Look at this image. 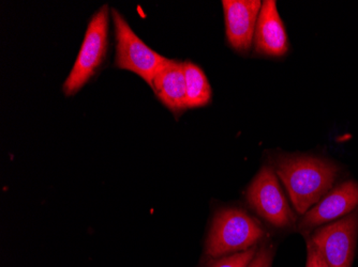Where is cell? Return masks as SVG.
<instances>
[{"label":"cell","mask_w":358,"mask_h":267,"mask_svg":"<svg viewBox=\"0 0 358 267\" xmlns=\"http://www.w3.org/2000/svg\"><path fill=\"white\" fill-rule=\"evenodd\" d=\"M264 234L262 227L245 211H218L207 238L206 254L211 258H219L246 252L255 247Z\"/></svg>","instance_id":"2"},{"label":"cell","mask_w":358,"mask_h":267,"mask_svg":"<svg viewBox=\"0 0 358 267\" xmlns=\"http://www.w3.org/2000/svg\"><path fill=\"white\" fill-rule=\"evenodd\" d=\"M263 1L223 0L227 41L235 51L246 54L255 39V27Z\"/></svg>","instance_id":"8"},{"label":"cell","mask_w":358,"mask_h":267,"mask_svg":"<svg viewBox=\"0 0 358 267\" xmlns=\"http://www.w3.org/2000/svg\"><path fill=\"white\" fill-rule=\"evenodd\" d=\"M308 258L306 267H321L320 265V256L317 248L311 244L310 241L307 242Z\"/></svg>","instance_id":"14"},{"label":"cell","mask_w":358,"mask_h":267,"mask_svg":"<svg viewBox=\"0 0 358 267\" xmlns=\"http://www.w3.org/2000/svg\"><path fill=\"white\" fill-rule=\"evenodd\" d=\"M108 6H103L90 20L80 53L64 84L66 96L80 91L103 63L108 51Z\"/></svg>","instance_id":"4"},{"label":"cell","mask_w":358,"mask_h":267,"mask_svg":"<svg viewBox=\"0 0 358 267\" xmlns=\"http://www.w3.org/2000/svg\"><path fill=\"white\" fill-rule=\"evenodd\" d=\"M273 250L271 247L263 246L257 249L255 258L251 261L248 267H271L273 263Z\"/></svg>","instance_id":"13"},{"label":"cell","mask_w":358,"mask_h":267,"mask_svg":"<svg viewBox=\"0 0 358 267\" xmlns=\"http://www.w3.org/2000/svg\"><path fill=\"white\" fill-rule=\"evenodd\" d=\"M186 80L187 108L206 106L211 100V87L200 66L192 62H184Z\"/></svg>","instance_id":"11"},{"label":"cell","mask_w":358,"mask_h":267,"mask_svg":"<svg viewBox=\"0 0 358 267\" xmlns=\"http://www.w3.org/2000/svg\"><path fill=\"white\" fill-rule=\"evenodd\" d=\"M257 247L248 249L246 252H238L232 256L224 257L220 260L213 263L209 267H248L257 254Z\"/></svg>","instance_id":"12"},{"label":"cell","mask_w":358,"mask_h":267,"mask_svg":"<svg viewBox=\"0 0 358 267\" xmlns=\"http://www.w3.org/2000/svg\"><path fill=\"white\" fill-rule=\"evenodd\" d=\"M358 236V211L320 227L309 241L329 267H352Z\"/></svg>","instance_id":"6"},{"label":"cell","mask_w":358,"mask_h":267,"mask_svg":"<svg viewBox=\"0 0 358 267\" xmlns=\"http://www.w3.org/2000/svg\"><path fill=\"white\" fill-rule=\"evenodd\" d=\"M357 206L358 183L347 181L327 192L315 206L303 214L299 229L301 232H309L322 224L348 216Z\"/></svg>","instance_id":"7"},{"label":"cell","mask_w":358,"mask_h":267,"mask_svg":"<svg viewBox=\"0 0 358 267\" xmlns=\"http://www.w3.org/2000/svg\"><path fill=\"white\" fill-rule=\"evenodd\" d=\"M150 87L164 106L173 112L187 109L184 63L170 60L155 76Z\"/></svg>","instance_id":"10"},{"label":"cell","mask_w":358,"mask_h":267,"mask_svg":"<svg viewBox=\"0 0 358 267\" xmlns=\"http://www.w3.org/2000/svg\"><path fill=\"white\" fill-rule=\"evenodd\" d=\"M246 198L249 206L275 228H287L296 222L271 167L259 170L247 190Z\"/></svg>","instance_id":"5"},{"label":"cell","mask_w":358,"mask_h":267,"mask_svg":"<svg viewBox=\"0 0 358 267\" xmlns=\"http://www.w3.org/2000/svg\"><path fill=\"white\" fill-rule=\"evenodd\" d=\"M320 256V254H319ZM320 265H321V267H329L327 265V263L324 262L323 259H322V257L320 256Z\"/></svg>","instance_id":"15"},{"label":"cell","mask_w":358,"mask_h":267,"mask_svg":"<svg viewBox=\"0 0 358 267\" xmlns=\"http://www.w3.org/2000/svg\"><path fill=\"white\" fill-rule=\"evenodd\" d=\"M255 53L282 57L289 51V40L275 0H265L259 11L253 39Z\"/></svg>","instance_id":"9"},{"label":"cell","mask_w":358,"mask_h":267,"mask_svg":"<svg viewBox=\"0 0 358 267\" xmlns=\"http://www.w3.org/2000/svg\"><path fill=\"white\" fill-rule=\"evenodd\" d=\"M115 27L116 58L117 68L132 72L152 86L155 76L166 66L170 59L152 51L127 23L124 16L112 10Z\"/></svg>","instance_id":"3"},{"label":"cell","mask_w":358,"mask_h":267,"mask_svg":"<svg viewBox=\"0 0 358 267\" xmlns=\"http://www.w3.org/2000/svg\"><path fill=\"white\" fill-rule=\"evenodd\" d=\"M275 171L282 181L299 214H306L331 192L340 168L329 160L315 156H282Z\"/></svg>","instance_id":"1"}]
</instances>
